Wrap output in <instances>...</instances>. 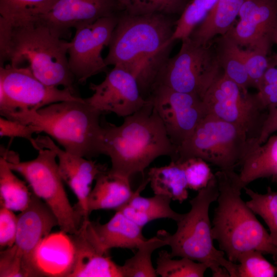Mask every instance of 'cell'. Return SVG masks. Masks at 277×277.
I'll use <instances>...</instances> for the list:
<instances>
[{
	"label": "cell",
	"instance_id": "obj_1",
	"mask_svg": "<svg viewBox=\"0 0 277 277\" xmlns=\"http://www.w3.org/2000/svg\"><path fill=\"white\" fill-rule=\"evenodd\" d=\"M171 15L122 12L113 32L105 61L125 69L136 80L147 100L170 58L175 21Z\"/></svg>",
	"mask_w": 277,
	"mask_h": 277
},
{
	"label": "cell",
	"instance_id": "obj_2",
	"mask_svg": "<svg viewBox=\"0 0 277 277\" xmlns=\"http://www.w3.org/2000/svg\"><path fill=\"white\" fill-rule=\"evenodd\" d=\"M133 114L116 126L102 123L104 154L111 160L113 174L129 178L141 173L162 156L176 158V147L149 99Z\"/></svg>",
	"mask_w": 277,
	"mask_h": 277
},
{
	"label": "cell",
	"instance_id": "obj_3",
	"mask_svg": "<svg viewBox=\"0 0 277 277\" xmlns=\"http://www.w3.org/2000/svg\"><path fill=\"white\" fill-rule=\"evenodd\" d=\"M219 194L212 220V235L220 250L234 263L242 253L252 250L272 255L277 260V247L255 213L242 199V186L235 171L215 173Z\"/></svg>",
	"mask_w": 277,
	"mask_h": 277
},
{
	"label": "cell",
	"instance_id": "obj_4",
	"mask_svg": "<svg viewBox=\"0 0 277 277\" xmlns=\"http://www.w3.org/2000/svg\"><path fill=\"white\" fill-rule=\"evenodd\" d=\"M102 114L83 98L53 103L36 110L16 111L4 117L30 125L66 151L91 159L104 154Z\"/></svg>",
	"mask_w": 277,
	"mask_h": 277
},
{
	"label": "cell",
	"instance_id": "obj_5",
	"mask_svg": "<svg viewBox=\"0 0 277 277\" xmlns=\"http://www.w3.org/2000/svg\"><path fill=\"white\" fill-rule=\"evenodd\" d=\"M1 65L6 61L14 67L26 63L33 75L45 84L62 86L75 94L74 76L68 57L70 42L38 22L11 27Z\"/></svg>",
	"mask_w": 277,
	"mask_h": 277
},
{
	"label": "cell",
	"instance_id": "obj_6",
	"mask_svg": "<svg viewBox=\"0 0 277 277\" xmlns=\"http://www.w3.org/2000/svg\"><path fill=\"white\" fill-rule=\"evenodd\" d=\"M219 194L217 180L213 176L206 187L198 191L189 201L190 211L176 222L174 234L162 229L156 235L171 248L170 254L185 257L205 264L214 277H236L237 264L225 257V253L214 246L209 211Z\"/></svg>",
	"mask_w": 277,
	"mask_h": 277
},
{
	"label": "cell",
	"instance_id": "obj_7",
	"mask_svg": "<svg viewBox=\"0 0 277 277\" xmlns=\"http://www.w3.org/2000/svg\"><path fill=\"white\" fill-rule=\"evenodd\" d=\"M258 145L240 127L207 113L176 149L175 160L200 158L223 171H234Z\"/></svg>",
	"mask_w": 277,
	"mask_h": 277
},
{
	"label": "cell",
	"instance_id": "obj_8",
	"mask_svg": "<svg viewBox=\"0 0 277 277\" xmlns=\"http://www.w3.org/2000/svg\"><path fill=\"white\" fill-rule=\"evenodd\" d=\"M33 160L21 162L14 152H6L4 156L10 168L21 174L33 193L43 201L54 213L61 231L76 233L83 221L72 207L60 175L55 152L40 148Z\"/></svg>",
	"mask_w": 277,
	"mask_h": 277
},
{
	"label": "cell",
	"instance_id": "obj_9",
	"mask_svg": "<svg viewBox=\"0 0 277 277\" xmlns=\"http://www.w3.org/2000/svg\"><path fill=\"white\" fill-rule=\"evenodd\" d=\"M58 226L57 218L33 193L29 206L17 215L14 245L0 252V271L7 277L41 276L35 261L42 240Z\"/></svg>",
	"mask_w": 277,
	"mask_h": 277
},
{
	"label": "cell",
	"instance_id": "obj_10",
	"mask_svg": "<svg viewBox=\"0 0 277 277\" xmlns=\"http://www.w3.org/2000/svg\"><path fill=\"white\" fill-rule=\"evenodd\" d=\"M221 70L213 41L203 45L188 37L182 41L179 52L168 60L155 85L196 94L202 99Z\"/></svg>",
	"mask_w": 277,
	"mask_h": 277
},
{
	"label": "cell",
	"instance_id": "obj_11",
	"mask_svg": "<svg viewBox=\"0 0 277 277\" xmlns=\"http://www.w3.org/2000/svg\"><path fill=\"white\" fill-rule=\"evenodd\" d=\"M202 100L208 113L240 127L258 143L268 111L256 93L241 88L222 72Z\"/></svg>",
	"mask_w": 277,
	"mask_h": 277
},
{
	"label": "cell",
	"instance_id": "obj_12",
	"mask_svg": "<svg viewBox=\"0 0 277 277\" xmlns=\"http://www.w3.org/2000/svg\"><path fill=\"white\" fill-rule=\"evenodd\" d=\"M70 90L47 85L26 66L9 64L0 67V113L3 117L20 110H36L63 101H82Z\"/></svg>",
	"mask_w": 277,
	"mask_h": 277
},
{
	"label": "cell",
	"instance_id": "obj_13",
	"mask_svg": "<svg viewBox=\"0 0 277 277\" xmlns=\"http://www.w3.org/2000/svg\"><path fill=\"white\" fill-rule=\"evenodd\" d=\"M147 99L151 102L176 149L208 113L197 94L179 92L162 85H156Z\"/></svg>",
	"mask_w": 277,
	"mask_h": 277
},
{
	"label": "cell",
	"instance_id": "obj_14",
	"mask_svg": "<svg viewBox=\"0 0 277 277\" xmlns=\"http://www.w3.org/2000/svg\"><path fill=\"white\" fill-rule=\"evenodd\" d=\"M118 18L116 14L103 17L75 29L74 37L69 42L68 57L70 70L78 83L107 72L108 66L102 52L109 44Z\"/></svg>",
	"mask_w": 277,
	"mask_h": 277
},
{
	"label": "cell",
	"instance_id": "obj_15",
	"mask_svg": "<svg viewBox=\"0 0 277 277\" xmlns=\"http://www.w3.org/2000/svg\"><path fill=\"white\" fill-rule=\"evenodd\" d=\"M92 94L85 102L102 114L113 113L123 118L142 108L147 100L143 97L134 76L114 66L99 84L91 83Z\"/></svg>",
	"mask_w": 277,
	"mask_h": 277
},
{
	"label": "cell",
	"instance_id": "obj_16",
	"mask_svg": "<svg viewBox=\"0 0 277 277\" xmlns=\"http://www.w3.org/2000/svg\"><path fill=\"white\" fill-rule=\"evenodd\" d=\"M35 142L37 150L48 148L55 152L61 177L77 197L74 208L83 222L89 220L87 201L91 186L100 173L108 170L107 165L69 152L59 147L48 135L38 136Z\"/></svg>",
	"mask_w": 277,
	"mask_h": 277
},
{
	"label": "cell",
	"instance_id": "obj_17",
	"mask_svg": "<svg viewBox=\"0 0 277 277\" xmlns=\"http://www.w3.org/2000/svg\"><path fill=\"white\" fill-rule=\"evenodd\" d=\"M227 32L240 47L269 51L277 29V0H246Z\"/></svg>",
	"mask_w": 277,
	"mask_h": 277
},
{
	"label": "cell",
	"instance_id": "obj_18",
	"mask_svg": "<svg viewBox=\"0 0 277 277\" xmlns=\"http://www.w3.org/2000/svg\"><path fill=\"white\" fill-rule=\"evenodd\" d=\"M120 10L116 0H58L37 22L49 27L60 37L75 29Z\"/></svg>",
	"mask_w": 277,
	"mask_h": 277
},
{
	"label": "cell",
	"instance_id": "obj_19",
	"mask_svg": "<svg viewBox=\"0 0 277 277\" xmlns=\"http://www.w3.org/2000/svg\"><path fill=\"white\" fill-rule=\"evenodd\" d=\"M70 235L74 256L68 277H123L121 266L97 245L88 230L87 221L83 222L76 233Z\"/></svg>",
	"mask_w": 277,
	"mask_h": 277
},
{
	"label": "cell",
	"instance_id": "obj_20",
	"mask_svg": "<svg viewBox=\"0 0 277 277\" xmlns=\"http://www.w3.org/2000/svg\"><path fill=\"white\" fill-rule=\"evenodd\" d=\"M105 224L98 221L88 222V229L99 247L109 252L111 248H137L147 239L138 225L119 210Z\"/></svg>",
	"mask_w": 277,
	"mask_h": 277
},
{
	"label": "cell",
	"instance_id": "obj_21",
	"mask_svg": "<svg viewBox=\"0 0 277 277\" xmlns=\"http://www.w3.org/2000/svg\"><path fill=\"white\" fill-rule=\"evenodd\" d=\"M149 183L147 177L144 180L129 202L115 210H119L138 225L144 227L150 222L159 219L168 218L176 222L183 214L177 213L170 207L172 200L168 196L154 194L153 196H141L140 193Z\"/></svg>",
	"mask_w": 277,
	"mask_h": 277
},
{
	"label": "cell",
	"instance_id": "obj_22",
	"mask_svg": "<svg viewBox=\"0 0 277 277\" xmlns=\"http://www.w3.org/2000/svg\"><path fill=\"white\" fill-rule=\"evenodd\" d=\"M134 193L129 178L111 173L107 170L95 180L87 201L89 214L94 210L114 209L127 204Z\"/></svg>",
	"mask_w": 277,
	"mask_h": 277
},
{
	"label": "cell",
	"instance_id": "obj_23",
	"mask_svg": "<svg viewBox=\"0 0 277 277\" xmlns=\"http://www.w3.org/2000/svg\"><path fill=\"white\" fill-rule=\"evenodd\" d=\"M240 182L244 188L257 179L271 178L277 183V135H271L250 151L242 162Z\"/></svg>",
	"mask_w": 277,
	"mask_h": 277
},
{
	"label": "cell",
	"instance_id": "obj_24",
	"mask_svg": "<svg viewBox=\"0 0 277 277\" xmlns=\"http://www.w3.org/2000/svg\"><path fill=\"white\" fill-rule=\"evenodd\" d=\"M246 0H218L205 19L189 36L200 44L210 43L217 35L226 34L233 25Z\"/></svg>",
	"mask_w": 277,
	"mask_h": 277
},
{
	"label": "cell",
	"instance_id": "obj_25",
	"mask_svg": "<svg viewBox=\"0 0 277 277\" xmlns=\"http://www.w3.org/2000/svg\"><path fill=\"white\" fill-rule=\"evenodd\" d=\"M148 178L154 194L164 195L183 203L188 197V185L183 168L177 161L149 169Z\"/></svg>",
	"mask_w": 277,
	"mask_h": 277
},
{
	"label": "cell",
	"instance_id": "obj_26",
	"mask_svg": "<svg viewBox=\"0 0 277 277\" xmlns=\"http://www.w3.org/2000/svg\"><path fill=\"white\" fill-rule=\"evenodd\" d=\"M223 73L241 88L252 87L240 54V47L227 32L213 39Z\"/></svg>",
	"mask_w": 277,
	"mask_h": 277
},
{
	"label": "cell",
	"instance_id": "obj_27",
	"mask_svg": "<svg viewBox=\"0 0 277 277\" xmlns=\"http://www.w3.org/2000/svg\"><path fill=\"white\" fill-rule=\"evenodd\" d=\"M58 0H0V18L12 27L37 23Z\"/></svg>",
	"mask_w": 277,
	"mask_h": 277
},
{
	"label": "cell",
	"instance_id": "obj_28",
	"mask_svg": "<svg viewBox=\"0 0 277 277\" xmlns=\"http://www.w3.org/2000/svg\"><path fill=\"white\" fill-rule=\"evenodd\" d=\"M6 159L0 158V205L13 211H23L29 205L33 194L29 186L18 178Z\"/></svg>",
	"mask_w": 277,
	"mask_h": 277
},
{
	"label": "cell",
	"instance_id": "obj_29",
	"mask_svg": "<svg viewBox=\"0 0 277 277\" xmlns=\"http://www.w3.org/2000/svg\"><path fill=\"white\" fill-rule=\"evenodd\" d=\"M165 246H167L166 242L157 235L142 242L134 255L121 266L123 277L157 276L151 256L155 250Z\"/></svg>",
	"mask_w": 277,
	"mask_h": 277
},
{
	"label": "cell",
	"instance_id": "obj_30",
	"mask_svg": "<svg viewBox=\"0 0 277 277\" xmlns=\"http://www.w3.org/2000/svg\"><path fill=\"white\" fill-rule=\"evenodd\" d=\"M244 189L250 198L246 202L247 205L267 224L272 242L277 247V191L268 187L265 193L261 194L246 187Z\"/></svg>",
	"mask_w": 277,
	"mask_h": 277
},
{
	"label": "cell",
	"instance_id": "obj_31",
	"mask_svg": "<svg viewBox=\"0 0 277 277\" xmlns=\"http://www.w3.org/2000/svg\"><path fill=\"white\" fill-rule=\"evenodd\" d=\"M156 265L157 274L162 277H203L208 268L205 264L187 258L173 260L165 250L159 252Z\"/></svg>",
	"mask_w": 277,
	"mask_h": 277
},
{
	"label": "cell",
	"instance_id": "obj_32",
	"mask_svg": "<svg viewBox=\"0 0 277 277\" xmlns=\"http://www.w3.org/2000/svg\"><path fill=\"white\" fill-rule=\"evenodd\" d=\"M120 10L130 15L181 14L188 0H116Z\"/></svg>",
	"mask_w": 277,
	"mask_h": 277
},
{
	"label": "cell",
	"instance_id": "obj_33",
	"mask_svg": "<svg viewBox=\"0 0 277 277\" xmlns=\"http://www.w3.org/2000/svg\"><path fill=\"white\" fill-rule=\"evenodd\" d=\"M262 252L252 250L240 255L237 262L236 277H274L277 266L267 260Z\"/></svg>",
	"mask_w": 277,
	"mask_h": 277
},
{
	"label": "cell",
	"instance_id": "obj_34",
	"mask_svg": "<svg viewBox=\"0 0 277 277\" xmlns=\"http://www.w3.org/2000/svg\"><path fill=\"white\" fill-rule=\"evenodd\" d=\"M179 162L184 170L190 189L199 191L206 187L214 175L208 163L200 158L191 157Z\"/></svg>",
	"mask_w": 277,
	"mask_h": 277
},
{
	"label": "cell",
	"instance_id": "obj_35",
	"mask_svg": "<svg viewBox=\"0 0 277 277\" xmlns=\"http://www.w3.org/2000/svg\"><path fill=\"white\" fill-rule=\"evenodd\" d=\"M268 51L240 49V54L243 61L252 87L258 89L265 72L268 66Z\"/></svg>",
	"mask_w": 277,
	"mask_h": 277
},
{
	"label": "cell",
	"instance_id": "obj_36",
	"mask_svg": "<svg viewBox=\"0 0 277 277\" xmlns=\"http://www.w3.org/2000/svg\"><path fill=\"white\" fill-rule=\"evenodd\" d=\"M17 229V215L4 206L0 208V248H7L15 243Z\"/></svg>",
	"mask_w": 277,
	"mask_h": 277
},
{
	"label": "cell",
	"instance_id": "obj_37",
	"mask_svg": "<svg viewBox=\"0 0 277 277\" xmlns=\"http://www.w3.org/2000/svg\"><path fill=\"white\" fill-rule=\"evenodd\" d=\"M37 133L35 128L30 125L1 116L0 118V136L1 137H20L28 140L34 147L35 144L33 134Z\"/></svg>",
	"mask_w": 277,
	"mask_h": 277
},
{
	"label": "cell",
	"instance_id": "obj_38",
	"mask_svg": "<svg viewBox=\"0 0 277 277\" xmlns=\"http://www.w3.org/2000/svg\"><path fill=\"white\" fill-rule=\"evenodd\" d=\"M258 90L256 95L263 106L268 112L277 108V85H263Z\"/></svg>",
	"mask_w": 277,
	"mask_h": 277
},
{
	"label": "cell",
	"instance_id": "obj_39",
	"mask_svg": "<svg viewBox=\"0 0 277 277\" xmlns=\"http://www.w3.org/2000/svg\"><path fill=\"white\" fill-rule=\"evenodd\" d=\"M276 131L277 108L268 112L258 139V145L265 142L270 136Z\"/></svg>",
	"mask_w": 277,
	"mask_h": 277
},
{
	"label": "cell",
	"instance_id": "obj_40",
	"mask_svg": "<svg viewBox=\"0 0 277 277\" xmlns=\"http://www.w3.org/2000/svg\"><path fill=\"white\" fill-rule=\"evenodd\" d=\"M266 84L277 85V54L269 57L268 66L264 74L259 88Z\"/></svg>",
	"mask_w": 277,
	"mask_h": 277
},
{
	"label": "cell",
	"instance_id": "obj_41",
	"mask_svg": "<svg viewBox=\"0 0 277 277\" xmlns=\"http://www.w3.org/2000/svg\"><path fill=\"white\" fill-rule=\"evenodd\" d=\"M272 41L273 43H275L277 45V29L273 35Z\"/></svg>",
	"mask_w": 277,
	"mask_h": 277
},
{
	"label": "cell",
	"instance_id": "obj_42",
	"mask_svg": "<svg viewBox=\"0 0 277 277\" xmlns=\"http://www.w3.org/2000/svg\"><path fill=\"white\" fill-rule=\"evenodd\" d=\"M276 262L277 263V260H276Z\"/></svg>",
	"mask_w": 277,
	"mask_h": 277
},
{
	"label": "cell",
	"instance_id": "obj_43",
	"mask_svg": "<svg viewBox=\"0 0 277 277\" xmlns=\"http://www.w3.org/2000/svg\"><path fill=\"white\" fill-rule=\"evenodd\" d=\"M188 1H189V0H188Z\"/></svg>",
	"mask_w": 277,
	"mask_h": 277
}]
</instances>
